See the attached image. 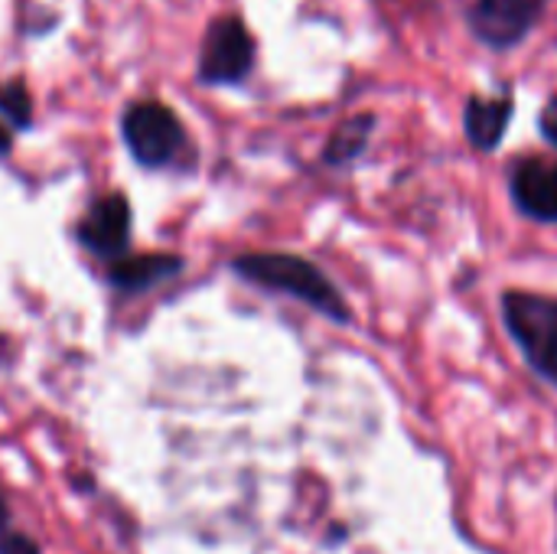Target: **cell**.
<instances>
[{"instance_id":"ba28073f","label":"cell","mask_w":557,"mask_h":554,"mask_svg":"<svg viewBox=\"0 0 557 554\" xmlns=\"http://www.w3.org/2000/svg\"><path fill=\"white\" fill-rule=\"evenodd\" d=\"M516 118V91L499 88L496 95H470L463 104V134L467 144L480 153H496L506 140V131Z\"/></svg>"},{"instance_id":"8fae6325","label":"cell","mask_w":557,"mask_h":554,"mask_svg":"<svg viewBox=\"0 0 557 554\" xmlns=\"http://www.w3.org/2000/svg\"><path fill=\"white\" fill-rule=\"evenodd\" d=\"M0 114H7V121L13 127H29L33 124V98H29V88L20 78L0 88Z\"/></svg>"},{"instance_id":"4fadbf2b","label":"cell","mask_w":557,"mask_h":554,"mask_svg":"<svg viewBox=\"0 0 557 554\" xmlns=\"http://www.w3.org/2000/svg\"><path fill=\"white\" fill-rule=\"evenodd\" d=\"M0 554H39V549H36L29 539H23V535H10V539L3 542Z\"/></svg>"},{"instance_id":"6da1fadb","label":"cell","mask_w":557,"mask_h":554,"mask_svg":"<svg viewBox=\"0 0 557 554\" xmlns=\"http://www.w3.org/2000/svg\"><path fill=\"white\" fill-rule=\"evenodd\" d=\"M232 271L255 287L307 304L310 310H317L320 317L333 323H343V327L352 323V310L346 297L330 281V274L310 258H300L290 251H245L232 258Z\"/></svg>"},{"instance_id":"7a4b0ae2","label":"cell","mask_w":557,"mask_h":554,"mask_svg":"<svg viewBox=\"0 0 557 554\" xmlns=\"http://www.w3.org/2000/svg\"><path fill=\"white\" fill-rule=\"evenodd\" d=\"M503 327L525 356V362L557 385V294L506 287L499 294Z\"/></svg>"},{"instance_id":"277c9868","label":"cell","mask_w":557,"mask_h":554,"mask_svg":"<svg viewBox=\"0 0 557 554\" xmlns=\"http://www.w3.org/2000/svg\"><path fill=\"white\" fill-rule=\"evenodd\" d=\"M255 69V36L242 16H219L206 26L199 52V82L202 85H238Z\"/></svg>"},{"instance_id":"5bb4252c","label":"cell","mask_w":557,"mask_h":554,"mask_svg":"<svg viewBox=\"0 0 557 554\" xmlns=\"http://www.w3.org/2000/svg\"><path fill=\"white\" fill-rule=\"evenodd\" d=\"M7 539H10V516H7V503L0 500V549Z\"/></svg>"},{"instance_id":"30bf717a","label":"cell","mask_w":557,"mask_h":554,"mask_svg":"<svg viewBox=\"0 0 557 554\" xmlns=\"http://www.w3.org/2000/svg\"><path fill=\"white\" fill-rule=\"evenodd\" d=\"M375 124H379V118L372 111H359V114L339 121L333 127L326 147H323V163L326 167H349V163H356L369 150Z\"/></svg>"},{"instance_id":"9a60e30c","label":"cell","mask_w":557,"mask_h":554,"mask_svg":"<svg viewBox=\"0 0 557 554\" xmlns=\"http://www.w3.org/2000/svg\"><path fill=\"white\" fill-rule=\"evenodd\" d=\"M10 147H13V134L0 124V157H3V153H10Z\"/></svg>"},{"instance_id":"9c48e42d","label":"cell","mask_w":557,"mask_h":554,"mask_svg":"<svg viewBox=\"0 0 557 554\" xmlns=\"http://www.w3.org/2000/svg\"><path fill=\"white\" fill-rule=\"evenodd\" d=\"M183 268H186V261L180 255H166V251L121 255V258L108 261V281L121 294H147L157 284L176 278Z\"/></svg>"},{"instance_id":"5b68a950","label":"cell","mask_w":557,"mask_h":554,"mask_svg":"<svg viewBox=\"0 0 557 554\" xmlns=\"http://www.w3.org/2000/svg\"><path fill=\"white\" fill-rule=\"evenodd\" d=\"M548 3L552 0H473L467 10V26L486 49L509 52L535 33Z\"/></svg>"},{"instance_id":"3957f363","label":"cell","mask_w":557,"mask_h":554,"mask_svg":"<svg viewBox=\"0 0 557 554\" xmlns=\"http://www.w3.org/2000/svg\"><path fill=\"white\" fill-rule=\"evenodd\" d=\"M121 137L140 167H166L186 144L183 121L163 101H134L121 114Z\"/></svg>"},{"instance_id":"8992f818","label":"cell","mask_w":557,"mask_h":554,"mask_svg":"<svg viewBox=\"0 0 557 554\" xmlns=\"http://www.w3.org/2000/svg\"><path fill=\"white\" fill-rule=\"evenodd\" d=\"M509 183V199L512 206L539 222V225H555L557 222V163H552L542 153H522L509 163L506 173Z\"/></svg>"},{"instance_id":"7c38bea8","label":"cell","mask_w":557,"mask_h":554,"mask_svg":"<svg viewBox=\"0 0 557 554\" xmlns=\"http://www.w3.org/2000/svg\"><path fill=\"white\" fill-rule=\"evenodd\" d=\"M539 131H542V137L557 150V91L542 104V111H539Z\"/></svg>"},{"instance_id":"52a82bcc","label":"cell","mask_w":557,"mask_h":554,"mask_svg":"<svg viewBox=\"0 0 557 554\" xmlns=\"http://www.w3.org/2000/svg\"><path fill=\"white\" fill-rule=\"evenodd\" d=\"M75 235L91 255H98L104 261L127 255V248H131V202L121 193H108V196L95 199L88 206L85 219L78 222Z\"/></svg>"}]
</instances>
